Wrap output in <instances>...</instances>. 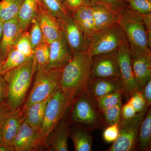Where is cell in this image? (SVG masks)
I'll use <instances>...</instances> for the list:
<instances>
[{
  "mask_svg": "<svg viewBox=\"0 0 151 151\" xmlns=\"http://www.w3.org/2000/svg\"><path fill=\"white\" fill-rule=\"evenodd\" d=\"M141 92L145 98L146 102L148 105H151V78L145 84V86L141 87Z\"/></svg>",
  "mask_w": 151,
  "mask_h": 151,
  "instance_id": "cell-41",
  "label": "cell"
},
{
  "mask_svg": "<svg viewBox=\"0 0 151 151\" xmlns=\"http://www.w3.org/2000/svg\"><path fill=\"white\" fill-rule=\"evenodd\" d=\"M2 64L1 59V55H0V68H1V65Z\"/></svg>",
  "mask_w": 151,
  "mask_h": 151,
  "instance_id": "cell-47",
  "label": "cell"
},
{
  "mask_svg": "<svg viewBox=\"0 0 151 151\" xmlns=\"http://www.w3.org/2000/svg\"><path fill=\"white\" fill-rule=\"evenodd\" d=\"M91 129L79 125H70L69 137L73 141L75 151H92L93 138Z\"/></svg>",
  "mask_w": 151,
  "mask_h": 151,
  "instance_id": "cell-18",
  "label": "cell"
},
{
  "mask_svg": "<svg viewBox=\"0 0 151 151\" xmlns=\"http://www.w3.org/2000/svg\"><path fill=\"white\" fill-rule=\"evenodd\" d=\"M122 92L118 91L97 97L95 100L100 111H102L122 103Z\"/></svg>",
  "mask_w": 151,
  "mask_h": 151,
  "instance_id": "cell-28",
  "label": "cell"
},
{
  "mask_svg": "<svg viewBox=\"0 0 151 151\" xmlns=\"http://www.w3.org/2000/svg\"><path fill=\"white\" fill-rule=\"evenodd\" d=\"M69 125L65 116L47 135L44 147L49 151H68Z\"/></svg>",
  "mask_w": 151,
  "mask_h": 151,
  "instance_id": "cell-16",
  "label": "cell"
},
{
  "mask_svg": "<svg viewBox=\"0 0 151 151\" xmlns=\"http://www.w3.org/2000/svg\"><path fill=\"white\" fill-rule=\"evenodd\" d=\"M151 150V108L150 106L141 124L137 151Z\"/></svg>",
  "mask_w": 151,
  "mask_h": 151,
  "instance_id": "cell-25",
  "label": "cell"
},
{
  "mask_svg": "<svg viewBox=\"0 0 151 151\" xmlns=\"http://www.w3.org/2000/svg\"><path fill=\"white\" fill-rule=\"evenodd\" d=\"M73 53L62 31L59 37L50 43L49 60L46 68L64 67Z\"/></svg>",
  "mask_w": 151,
  "mask_h": 151,
  "instance_id": "cell-15",
  "label": "cell"
},
{
  "mask_svg": "<svg viewBox=\"0 0 151 151\" xmlns=\"http://www.w3.org/2000/svg\"><path fill=\"white\" fill-rule=\"evenodd\" d=\"M119 134V123L106 127L103 132V137L107 143L113 142L118 137Z\"/></svg>",
  "mask_w": 151,
  "mask_h": 151,
  "instance_id": "cell-38",
  "label": "cell"
},
{
  "mask_svg": "<svg viewBox=\"0 0 151 151\" xmlns=\"http://www.w3.org/2000/svg\"><path fill=\"white\" fill-rule=\"evenodd\" d=\"M13 48L29 57L34 54L29 32H28L27 30L22 32L15 43Z\"/></svg>",
  "mask_w": 151,
  "mask_h": 151,
  "instance_id": "cell-30",
  "label": "cell"
},
{
  "mask_svg": "<svg viewBox=\"0 0 151 151\" xmlns=\"http://www.w3.org/2000/svg\"><path fill=\"white\" fill-rule=\"evenodd\" d=\"M127 4V8L145 14L151 13V0H121Z\"/></svg>",
  "mask_w": 151,
  "mask_h": 151,
  "instance_id": "cell-32",
  "label": "cell"
},
{
  "mask_svg": "<svg viewBox=\"0 0 151 151\" xmlns=\"http://www.w3.org/2000/svg\"><path fill=\"white\" fill-rule=\"evenodd\" d=\"M65 117L69 125H81L93 131L108 127L95 98L87 89L76 95Z\"/></svg>",
  "mask_w": 151,
  "mask_h": 151,
  "instance_id": "cell-2",
  "label": "cell"
},
{
  "mask_svg": "<svg viewBox=\"0 0 151 151\" xmlns=\"http://www.w3.org/2000/svg\"><path fill=\"white\" fill-rule=\"evenodd\" d=\"M60 1V2H61V3H62V0H59Z\"/></svg>",
  "mask_w": 151,
  "mask_h": 151,
  "instance_id": "cell-48",
  "label": "cell"
},
{
  "mask_svg": "<svg viewBox=\"0 0 151 151\" xmlns=\"http://www.w3.org/2000/svg\"><path fill=\"white\" fill-rule=\"evenodd\" d=\"M62 68L36 69L33 86L22 109L51 96L60 88Z\"/></svg>",
  "mask_w": 151,
  "mask_h": 151,
  "instance_id": "cell-6",
  "label": "cell"
},
{
  "mask_svg": "<svg viewBox=\"0 0 151 151\" xmlns=\"http://www.w3.org/2000/svg\"><path fill=\"white\" fill-rule=\"evenodd\" d=\"M71 15L86 35L91 37L95 33L92 5L82 7Z\"/></svg>",
  "mask_w": 151,
  "mask_h": 151,
  "instance_id": "cell-23",
  "label": "cell"
},
{
  "mask_svg": "<svg viewBox=\"0 0 151 151\" xmlns=\"http://www.w3.org/2000/svg\"><path fill=\"white\" fill-rule=\"evenodd\" d=\"M150 106L127 120L121 118L119 122V134L117 139L107 151H137L141 124Z\"/></svg>",
  "mask_w": 151,
  "mask_h": 151,
  "instance_id": "cell-8",
  "label": "cell"
},
{
  "mask_svg": "<svg viewBox=\"0 0 151 151\" xmlns=\"http://www.w3.org/2000/svg\"><path fill=\"white\" fill-rule=\"evenodd\" d=\"M92 4L100 5L120 14L127 8V4L121 0H89Z\"/></svg>",
  "mask_w": 151,
  "mask_h": 151,
  "instance_id": "cell-34",
  "label": "cell"
},
{
  "mask_svg": "<svg viewBox=\"0 0 151 151\" xmlns=\"http://www.w3.org/2000/svg\"><path fill=\"white\" fill-rule=\"evenodd\" d=\"M4 22L0 20V40L2 34L3 25H4Z\"/></svg>",
  "mask_w": 151,
  "mask_h": 151,
  "instance_id": "cell-45",
  "label": "cell"
},
{
  "mask_svg": "<svg viewBox=\"0 0 151 151\" xmlns=\"http://www.w3.org/2000/svg\"><path fill=\"white\" fill-rule=\"evenodd\" d=\"M147 40L148 45L150 48H151V30H147Z\"/></svg>",
  "mask_w": 151,
  "mask_h": 151,
  "instance_id": "cell-44",
  "label": "cell"
},
{
  "mask_svg": "<svg viewBox=\"0 0 151 151\" xmlns=\"http://www.w3.org/2000/svg\"><path fill=\"white\" fill-rule=\"evenodd\" d=\"M38 5L36 0L23 1L17 17L22 31L27 30L32 20L36 17Z\"/></svg>",
  "mask_w": 151,
  "mask_h": 151,
  "instance_id": "cell-24",
  "label": "cell"
},
{
  "mask_svg": "<svg viewBox=\"0 0 151 151\" xmlns=\"http://www.w3.org/2000/svg\"><path fill=\"white\" fill-rule=\"evenodd\" d=\"M130 55L133 74L141 88L151 78V55Z\"/></svg>",
  "mask_w": 151,
  "mask_h": 151,
  "instance_id": "cell-19",
  "label": "cell"
},
{
  "mask_svg": "<svg viewBox=\"0 0 151 151\" xmlns=\"http://www.w3.org/2000/svg\"><path fill=\"white\" fill-rule=\"evenodd\" d=\"M34 55L36 62V69L46 68L50 56V44L43 42L36 47Z\"/></svg>",
  "mask_w": 151,
  "mask_h": 151,
  "instance_id": "cell-29",
  "label": "cell"
},
{
  "mask_svg": "<svg viewBox=\"0 0 151 151\" xmlns=\"http://www.w3.org/2000/svg\"><path fill=\"white\" fill-rule=\"evenodd\" d=\"M42 5L58 19L67 14L59 0H40Z\"/></svg>",
  "mask_w": 151,
  "mask_h": 151,
  "instance_id": "cell-31",
  "label": "cell"
},
{
  "mask_svg": "<svg viewBox=\"0 0 151 151\" xmlns=\"http://www.w3.org/2000/svg\"><path fill=\"white\" fill-rule=\"evenodd\" d=\"M92 57L88 51L73 52L72 56L63 68L60 88L72 91L76 95L85 91L91 80Z\"/></svg>",
  "mask_w": 151,
  "mask_h": 151,
  "instance_id": "cell-3",
  "label": "cell"
},
{
  "mask_svg": "<svg viewBox=\"0 0 151 151\" xmlns=\"http://www.w3.org/2000/svg\"><path fill=\"white\" fill-rule=\"evenodd\" d=\"M118 23L125 35L130 54L151 55L141 14L127 8L120 14Z\"/></svg>",
  "mask_w": 151,
  "mask_h": 151,
  "instance_id": "cell-4",
  "label": "cell"
},
{
  "mask_svg": "<svg viewBox=\"0 0 151 151\" xmlns=\"http://www.w3.org/2000/svg\"><path fill=\"white\" fill-rule=\"evenodd\" d=\"M9 111L10 110L6 103L0 106V129L5 116Z\"/></svg>",
  "mask_w": 151,
  "mask_h": 151,
  "instance_id": "cell-43",
  "label": "cell"
},
{
  "mask_svg": "<svg viewBox=\"0 0 151 151\" xmlns=\"http://www.w3.org/2000/svg\"><path fill=\"white\" fill-rule=\"evenodd\" d=\"M95 32L118 23L120 14L100 5L92 4Z\"/></svg>",
  "mask_w": 151,
  "mask_h": 151,
  "instance_id": "cell-22",
  "label": "cell"
},
{
  "mask_svg": "<svg viewBox=\"0 0 151 151\" xmlns=\"http://www.w3.org/2000/svg\"><path fill=\"white\" fill-rule=\"evenodd\" d=\"M50 97L25 109L22 108L24 120L38 132L42 126L45 107Z\"/></svg>",
  "mask_w": 151,
  "mask_h": 151,
  "instance_id": "cell-21",
  "label": "cell"
},
{
  "mask_svg": "<svg viewBox=\"0 0 151 151\" xmlns=\"http://www.w3.org/2000/svg\"><path fill=\"white\" fill-rule=\"evenodd\" d=\"M87 91L94 98L111 92L122 90L120 80L111 78H96L91 79Z\"/></svg>",
  "mask_w": 151,
  "mask_h": 151,
  "instance_id": "cell-20",
  "label": "cell"
},
{
  "mask_svg": "<svg viewBox=\"0 0 151 151\" xmlns=\"http://www.w3.org/2000/svg\"><path fill=\"white\" fill-rule=\"evenodd\" d=\"M22 32L17 18L4 22L0 40V55L2 63L13 48Z\"/></svg>",
  "mask_w": 151,
  "mask_h": 151,
  "instance_id": "cell-17",
  "label": "cell"
},
{
  "mask_svg": "<svg viewBox=\"0 0 151 151\" xmlns=\"http://www.w3.org/2000/svg\"><path fill=\"white\" fill-rule=\"evenodd\" d=\"M137 112L128 101L122 105L121 111V118L124 120L131 119L137 114Z\"/></svg>",
  "mask_w": 151,
  "mask_h": 151,
  "instance_id": "cell-39",
  "label": "cell"
},
{
  "mask_svg": "<svg viewBox=\"0 0 151 151\" xmlns=\"http://www.w3.org/2000/svg\"><path fill=\"white\" fill-rule=\"evenodd\" d=\"M76 96L74 92L60 88L50 97L45 107L42 126L38 133L39 143L42 147H44L50 132L66 115Z\"/></svg>",
  "mask_w": 151,
  "mask_h": 151,
  "instance_id": "cell-5",
  "label": "cell"
},
{
  "mask_svg": "<svg viewBox=\"0 0 151 151\" xmlns=\"http://www.w3.org/2000/svg\"><path fill=\"white\" fill-rule=\"evenodd\" d=\"M31 29L29 32L30 39L33 50L40 44L45 41L43 33L38 23L36 18L33 19L30 24Z\"/></svg>",
  "mask_w": 151,
  "mask_h": 151,
  "instance_id": "cell-35",
  "label": "cell"
},
{
  "mask_svg": "<svg viewBox=\"0 0 151 151\" xmlns=\"http://www.w3.org/2000/svg\"><path fill=\"white\" fill-rule=\"evenodd\" d=\"M117 51L92 57L91 79L106 78L120 80V68Z\"/></svg>",
  "mask_w": 151,
  "mask_h": 151,
  "instance_id": "cell-11",
  "label": "cell"
},
{
  "mask_svg": "<svg viewBox=\"0 0 151 151\" xmlns=\"http://www.w3.org/2000/svg\"><path fill=\"white\" fill-rule=\"evenodd\" d=\"M68 44L73 52L87 51L90 36L86 35L80 28L71 14H67L58 19Z\"/></svg>",
  "mask_w": 151,
  "mask_h": 151,
  "instance_id": "cell-10",
  "label": "cell"
},
{
  "mask_svg": "<svg viewBox=\"0 0 151 151\" xmlns=\"http://www.w3.org/2000/svg\"><path fill=\"white\" fill-rule=\"evenodd\" d=\"M142 15L144 25L147 30H151V13Z\"/></svg>",
  "mask_w": 151,
  "mask_h": 151,
  "instance_id": "cell-42",
  "label": "cell"
},
{
  "mask_svg": "<svg viewBox=\"0 0 151 151\" xmlns=\"http://www.w3.org/2000/svg\"><path fill=\"white\" fill-rule=\"evenodd\" d=\"M24 0H2L0 2V20L4 22L17 18Z\"/></svg>",
  "mask_w": 151,
  "mask_h": 151,
  "instance_id": "cell-26",
  "label": "cell"
},
{
  "mask_svg": "<svg viewBox=\"0 0 151 151\" xmlns=\"http://www.w3.org/2000/svg\"><path fill=\"white\" fill-rule=\"evenodd\" d=\"M120 72L122 96L127 101L136 92L141 91L133 74L131 65V55L128 47L123 45L117 50Z\"/></svg>",
  "mask_w": 151,
  "mask_h": 151,
  "instance_id": "cell-9",
  "label": "cell"
},
{
  "mask_svg": "<svg viewBox=\"0 0 151 151\" xmlns=\"http://www.w3.org/2000/svg\"><path fill=\"white\" fill-rule=\"evenodd\" d=\"M38 133L23 119L12 143L13 151H37L41 148L39 143Z\"/></svg>",
  "mask_w": 151,
  "mask_h": 151,
  "instance_id": "cell-13",
  "label": "cell"
},
{
  "mask_svg": "<svg viewBox=\"0 0 151 151\" xmlns=\"http://www.w3.org/2000/svg\"><path fill=\"white\" fill-rule=\"evenodd\" d=\"M23 120L21 108L9 111L4 118L0 129V146L8 151H14L12 143Z\"/></svg>",
  "mask_w": 151,
  "mask_h": 151,
  "instance_id": "cell-12",
  "label": "cell"
},
{
  "mask_svg": "<svg viewBox=\"0 0 151 151\" xmlns=\"http://www.w3.org/2000/svg\"><path fill=\"white\" fill-rule=\"evenodd\" d=\"M62 4L66 14H69L84 6L92 5L89 0H62Z\"/></svg>",
  "mask_w": 151,
  "mask_h": 151,
  "instance_id": "cell-36",
  "label": "cell"
},
{
  "mask_svg": "<svg viewBox=\"0 0 151 151\" xmlns=\"http://www.w3.org/2000/svg\"><path fill=\"white\" fill-rule=\"evenodd\" d=\"M29 57L23 54L17 50L13 48L1 65L0 75L3 76L9 70L21 65Z\"/></svg>",
  "mask_w": 151,
  "mask_h": 151,
  "instance_id": "cell-27",
  "label": "cell"
},
{
  "mask_svg": "<svg viewBox=\"0 0 151 151\" xmlns=\"http://www.w3.org/2000/svg\"><path fill=\"white\" fill-rule=\"evenodd\" d=\"M36 70L34 55L3 75L7 86L5 103L12 112L21 108Z\"/></svg>",
  "mask_w": 151,
  "mask_h": 151,
  "instance_id": "cell-1",
  "label": "cell"
},
{
  "mask_svg": "<svg viewBox=\"0 0 151 151\" xmlns=\"http://www.w3.org/2000/svg\"><path fill=\"white\" fill-rule=\"evenodd\" d=\"M36 19L43 33L45 41L50 44L59 37L62 32L60 22L42 4L38 5Z\"/></svg>",
  "mask_w": 151,
  "mask_h": 151,
  "instance_id": "cell-14",
  "label": "cell"
},
{
  "mask_svg": "<svg viewBox=\"0 0 151 151\" xmlns=\"http://www.w3.org/2000/svg\"><path fill=\"white\" fill-rule=\"evenodd\" d=\"M127 101L134 108L137 113L142 111L148 105L145 98L141 91L134 93Z\"/></svg>",
  "mask_w": 151,
  "mask_h": 151,
  "instance_id": "cell-37",
  "label": "cell"
},
{
  "mask_svg": "<svg viewBox=\"0 0 151 151\" xmlns=\"http://www.w3.org/2000/svg\"><path fill=\"white\" fill-rule=\"evenodd\" d=\"M36 1H37V2L38 3V5H40L42 3L41 2L40 0H36Z\"/></svg>",
  "mask_w": 151,
  "mask_h": 151,
  "instance_id": "cell-46",
  "label": "cell"
},
{
  "mask_svg": "<svg viewBox=\"0 0 151 151\" xmlns=\"http://www.w3.org/2000/svg\"><path fill=\"white\" fill-rule=\"evenodd\" d=\"M122 103L101 111L108 126L119 123L121 118Z\"/></svg>",
  "mask_w": 151,
  "mask_h": 151,
  "instance_id": "cell-33",
  "label": "cell"
},
{
  "mask_svg": "<svg viewBox=\"0 0 151 151\" xmlns=\"http://www.w3.org/2000/svg\"><path fill=\"white\" fill-rule=\"evenodd\" d=\"M7 94V86L3 76L0 75V106L5 103Z\"/></svg>",
  "mask_w": 151,
  "mask_h": 151,
  "instance_id": "cell-40",
  "label": "cell"
},
{
  "mask_svg": "<svg viewBox=\"0 0 151 151\" xmlns=\"http://www.w3.org/2000/svg\"><path fill=\"white\" fill-rule=\"evenodd\" d=\"M123 45L128 47L124 32L118 23L96 32L90 37L87 51L91 56L117 51Z\"/></svg>",
  "mask_w": 151,
  "mask_h": 151,
  "instance_id": "cell-7",
  "label": "cell"
}]
</instances>
